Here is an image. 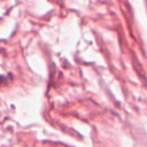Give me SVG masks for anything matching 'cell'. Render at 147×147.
<instances>
[{
	"mask_svg": "<svg viewBox=\"0 0 147 147\" xmlns=\"http://www.w3.org/2000/svg\"><path fill=\"white\" fill-rule=\"evenodd\" d=\"M2 82H5V78L2 76H0V84H2Z\"/></svg>",
	"mask_w": 147,
	"mask_h": 147,
	"instance_id": "cell-1",
	"label": "cell"
}]
</instances>
